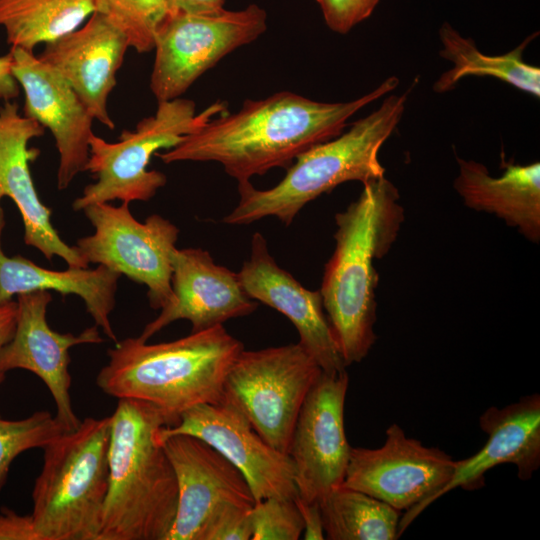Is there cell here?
I'll return each mask as SVG.
<instances>
[{"label": "cell", "instance_id": "obj_13", "mask_svg": "<svg viewBox=\"0 0 540 540\" xmlns=\"http://www.w3.org/2000/svg\"><path fill=\"white\" fill-rule=\"evenodd\" d=\"M161 444L178 487L176 515L165 540H204L211 523L228 508L254 506L243 474L215 448L184 434Z\"/></svg>", "mask_w": 540, "mask_h": 540}, {"label": "cell", "instance_id": "obj_33", "mask_svg": "<svg viewBox=\"0 0 540 540\" xmlns=\"http://www.w3.org/2000/svg\"><path fill=\"white\" fill-rule=\"evenodd\" d=\"M295 503L300 511L303 524L304 540H323L325 539L322 516L319 504L309 503L302 500L299 496L295 498Z\"/></svg>", "mask_w": 540, "mask_h": 540}, {"label": "cell", "instance_id": "obj_6", "mask_svg": "<svg viewBox=\"0 0 540 540\" xmlns=\"http://www.w3.org/2000/svg\"><path fill=\"white\" fill-rule=\"evenodd\" d=\"M111 415L87 417L44 448L32 491L38 540H98L109 485Z\"/></svg>", "mask_w": 540, "mask_h": 540}, {"label": "cell", "instance_id": "obj_29", "mask_svg": "<svg viewBox=\"0 0 540 540\" xmlns=\"http://www.w3.org/2000/svg\"><path fill=\"white\" fill-rule=\"evenodd\" d=\"M250 518L252 540H298L304 531L294 499L270 497L257 501Z\"/></svg>", "mask_w": 540, "mask_h": 540}, {"label": "cell", "instance_id": "obj_3", "mask_svg": "<svg viewBox=\"0 0 540 540\" xmlns=\"http://www.w3.org/2000/svg\"><path fill=\"white\" fill-rule=\"evenodd\" d=\"M243 349L223 325L156 344L129 337L108 349L96 384L117 399L152 404L173 426L186 410L221 401L226 375Z\"/></svg>", "mask_w": 540, "mask_h": 540}, {"label": "cell", "instance_id": "obj_20", "mask_svg": "<svg viewBox=\"0 0 540 540\" xmlns=\"http://www.w3.org/2000/svg\"><path fill=\"white\" fill-rule=\"evenodd\" d=\"M128 48L126 35L95 11L84 25L46 43L38 57L71 86L94 120L114 129L107 103Z\"/></svg>", "mask_w": 540, "mask_h": 540}, {"label": "cell", "instance_id": "obj_11", "mask_svg": "<svg viewBox=\"0 0 540 540\" xmlns=\"http://www.w3.org/2000/svg\"><path fill=\"white\" fill-rule=\"evenodd\" d=\"M455 461L436 447L406 436L396 423L375 449L351 447L344 486L373 496L399 511V536L450 480Z\"/></svg>", "mask_w": 540, "mask_h": 540}, {"label": "cell", "instance_id": "obj_16", "mask_svg": "<svg viewBox=\"0 0 540 540\" xmlns=\"http://www.w3.org/2000/svg\"><path fill=\"white\" fill-rule=\"evenodd\" d=\"M12 72L25 97L24 115L48 129L59 154L57 187L85 171L94 118L71 86L33 52L11 48Z\"/></svg>", "mask_w": 540, "mask_h": 540}, {"label": "cell", "instance_id": "obj_10", "mask_svg": "<svg viewBox=\"0 0 540 540\" xmlns=\"http://www.w3.org/2000/svg\"><path fill=\"white\" fill-rule=\"evenodd\" d=\"M94 233L77 240L75 247L89 263L104 265L147 287L153 309L169 304L171 255L179 229L159 214L140 222L131 214L129 203L119 206L96 203L82 210Z\"/></svg>", "mask_w": 540, "mask_h": 540}, {"label": "cell", "instance_id": "obj_7", "mask_svg": "<svg viewBox=\"0 0 540 540\" xmlns=\"http://www.w3.org/2000/svg\"><path fill=\"white\" fill-rule=\"evenodd\" d=\"M224 112V101H216L197 114L194 101L179 97L158 102L153 115L139 121L134 130H123L117 142H107L94 134L85 171L96 181L73 201V209L80 211L113 200H150L167 182L164 173L147 169L152 156L176 146L186 135Z\"/></svg>", "mask_w": 540, "mask_h": 540}, {"label": "cell", "instance_id": "obj_35", "mask_svg": "<svg viewBox=\"0 0 540 540\" xmlns=\"http://www.w3.org/2000/svg\"><path fill=\"white\" fill-rule=\"evenodd\" d=\"M17 320V303L9 301L0 305V353L3 347L12 339ZM6 373L0 370V385L5 380Z\"/></svg>", "mask_w": 540, "mask_h": 540}, {"label": "cell", "instance_id": "obj_32", "mask_svg": "<svg viewBox=\"0 0 540 540\" xmlns=\"http://www.w3.org/2000/svg\"><path fill=\"white\" fill-rule=\"evenodd\" d=\"M0 540H38L31 515H19L9 509L2 510Z\"/></svg>", "mask_w": 540, "mask_h": 540}, {"label": "cell", "instance_id": "obj_12", "mask_svg": "<svg viewBox=\"0 0 540 540\" xmlns=\"http://www.w3.org/2000/svg\"><path fill=\"white\" fill-rule=\"evenodd\" d=\"M348 385L346 370L322 372L298 415L288 455L306 502L320 504L343 484L351 451L344 426Z\"/></svg>", "mask_w": 540, "mask_h": 540}, {"label": "cell", "instance_id": "obj_4", "mask_svg": "<svg viewBox=\"0 0 540 540\" xmlns=\"http://www.w3.org/2000/svg\"><path fill=\"white\" fill-rule=\"evenodd\" d=\"M109 485L98 540H165L175 519L178 487L157 440L166 420L152 404L118 399L111 415Z\"/></svg>", "mask_w": 540, "mask_h": 540}, {"label": "cell", "instance_id": "obj_23", "mask_svg": "<svg viewBox=\"0 0 540 540\" xmlns=\"http://www.w3.org/2000/svg\"><path fill=\"white\" fill-rule=\"evenodd\" d=\"M4 227L5 214L0 206V305L12 301L13 296L37 290L77 295L84 301L95 325L116 342L110 314L122 275L104 265L95 269L68 267L58 271L40 267L20 255L9 257L1 246Z\"/></svg>", "mask_w": 540, "mask_h": 540}, {"label": "cell", "instance_id": "obj_14", "mask_svg": "<svg viewBox=\"0 0 540 540\" xmlns=\"http://www.w3.org/2000/svg\"><path fill=\"white\" fill-rule=\"evenodd\" d=\"M197 437L220 452L246 479L255 501L298 496L288 454L272 447L235 407L220 401L200 404L181 414L177 424L162 426L157 440L172 435Z\"/></svg>", "mask_w": 540, "mask_h": 540}, {"label": "cell", "instance_id": "obj_21", "mask_svg": "<svg viewBox=\"0 0 540 540\" xmlns=\"http://www.w3.org/2000/svg\"><path fill=\"white\" fill-rule=\"evenodd\" d=\"M488 439L473 456L455 461V469L433 502L462 488L475 490L485 483V473L501 464H514L522 481L530 480L540 466V396L531 394L503 408L489 407L479 417Z\"/></svg>", "mask_w": 540, "mask_h": 540}, {"label": "cell", "instance_id": "obj_8", "mask_svg": "<svg viewBox=\"0 0 540 540\" xmlns=\"http://www.w3.org/2000/svg\"><path fill=\"white\" fill-rule=\"evenodd\" d=\"M322 372L299 343L243 349L226 375L221 401L238 409L272 447L288 454L301 407Z\"/></svg>", "mask_w": 540, "mask_h": 540}, {"label": "cell", "instance_id": "obj_2", "mask_svg": "<svg viewBox=\"0 0 540 540\" xmlns=\"http://www.w3.org/2000/svg\"><path fill=\"white\" fill-rule=\"evenodd\" d=\"M404 220L399 191L385 176L363 184L359 197L335 215V249L319 291L346 366L361 362L377 339L374 261L390 251Z\"/></svg>", "mask_w": 540, "mask_h": 540}, {"label": "cell", "instance_id": "obj_25", "mask_svg": "<svg viewBox=\"0 0 540 540\" xmlns=\"http://www.w3.org/2000/svg\"><path fill=\"white\" fill-rule=\"evenodd\" d=\"M96 6L97 0H0V27L11 48L33 52L80 27Z\"/></svg>", "mask_w": 540, "mask_h": 540}, {"label": "cell", "instance_id": "obj_28", "mask_svg": "<svg viewBox=\"0 0 540 540\" xmlns=\"http://www.w3.org/2000/svg\"><path fill=\"white\" fill-rule=\"evenodd\" d=\"M63 432L56 416L44 410L19 420L0 417V491L16 457L27 450L43 449Z\"/></svg>", "mask_w": 540, "mask_h": 540}, {"label": "cell", "instance_id": "obj_31", "mask_svg": "<svg viewBox=\"0 0 540 540\" xmlns=\"http://www.w3.org/2000/svg\"><path fill=\"white\" fill-rule=\"evenodd\" d=\"M251 508L232 506L218 516L204 540H249L252 538Z\"/></svg>", "mask_w": 540, "mask_h": 540}, {"label": "cell", "instance_id": "obj_34", "mask_svg": "<svg viewBox=\"0 0 540 540\" xmlns=\"http://www.w3.org/2000/svg\"><path fill=\"white\" fill-rule=\"evenodd\" d=\"M171 13L211 14L224 9L225 0H168Z\"/></svg>", "mask_w": 540, "mask_h": 540}, {"label": "cell", "instance_id": "obj_36", "mask_svg": "<svg viewBox=\"0 0 540 540\" xmlns=\"http://www.w3.org/2000/svg\"><path fill=\"white\" fill-rule=\"evenodd\" d=\"M19 84L12 72V55L0 56V101L6 102L19 95Z\"/></svg>", "mask_w": 540, "mask_h": 540}, {"label": "cell", "instance_id": "obj_19", "mask_svg": "<svg viewBox=\"0 0 540 540\" xmlns=\"http://www.w3.org/2000/svg\"><path fill=\"white\" fill-rule=\"evenodd\" d=\"M246 294L286 316L299 334V344L323 372L346 370L339 346L323 306L320 291L301 285L270 255L261 233L251 241V253L238 272Z\"/></svg>", "mask_w": 540, "mask_h": 540}, {"label": "cell", "instance_id": "obj_5", "mask_svg": "<svg viewBox=\"0 0 540 540\" xmlns=\"http://www.w3.org/2000/svg\"><path fill=\"white\" fill-rule=\"evenodd\" d=\"M409 92L389 95L346 132L300 154L276 186L260 190L250 181L238 182L239 202L223 222L246 225L272 216L290 225L307 203L338 185L384 177L379 152L400 123Z\"/></svg>", "mask_w": 540, "mask_h": 540}, {"label": "cell", "instance_id": "obj_18", "mask_svg": "<svg viewBox=\"0 0 540 540\" xmlns=\"http://www.w3.org/2000/svg\"><path fill=\"white\" fill-rule=\"evenodd\" d=\"M45 129L32 118L21 114L15 101L0 107V206L4 197L18 208L24 224V242L39 250L45 258H62L68 267H88L75 246L66 244L51 222V210L40 200L30 172V162L39 149L30 148L33 138Z\"/></svg>", "mask_w": 540, "mask_h": 540}, {"label": "cell", "instance_id": "obj_9", "mask_svg": "<svg viewBox=\"0 0 540 540\" xmlns=\"http://www.w3.org/2000/svg\"><path fill=\"white\" fill-rule=\"evenodd\" d=\"M266 29L267 13L257 4L211 14L170 13L155 37L150 89L157 102L181 97L203 73Z\"/></svg>", "mask_w": 540, "mask_h": 540}, {"label": "cell", "instance_id": "obj_1", "mask_svg": "<svg viewBox=\"0 0 540 540\" xmlns=\"http://www.w3.org/2000/svg\"><path fill=\"white\" fill-rule=\"evenodd\" d=\"M398 84L397 77H388L372 91L346 102H320L290 91L247 99L239 111L213 117L155 156L166 164L217 162L238 182L250 181L272 168H288L306 150L338 136L351 116Z\"/></svg>", "mask_w": 540, "mask_h": 540}, {"label": "cell", "instance_id": "obj_24", "mask_svg": "<svg viewBox=\"0 0 540 540\" xmlns=\"http://www.w3.org/2000/svg\"><path fill=\"white\" fill-rule=\"evenodd\" d=\"M442 49L439 55L450 61V70L442 73L433 84L435 93L453 90L465 77H493L518 90L540 97V69L523 59L525 49L538 35L526 37L513 50L500 55L481 52L470 37H464L450 23L444 22L438 31Z\"/></svg>", "mask_w": 540, "mask_h": 540}, {"label": "cell", "instance_id": "obj_26", "mask_svg": "<svg viewBox=\"0 0 540 540\" xmlns=\"http://www.w3.org/2000/svg\"><path fill=\"white\" fill-rule=\"evenodd\" d=\"M329 540H394L401 511L364 492L339 486L319 504Z\"/></svg>", "mask_w": 540, "mask_h": 540}, {"label": "cell", "instance_id": "obj_15", "mask_svg": "<svg viewBox=\"0 0 540 540\" xmlns=\"http://www.w3.org/2000/svg\"><path fill=\"white\" fill-rule=\"evenodd\" d=\"M50 291L37 290L17 295V320L12 339L0 353V370L23 369L38 376L56 405V418L65 431L76 429L81 420L73 410L69 372L70 348L104 341L94 324L81 333H59L48 325Z\"/></svg>", "mask_w": 540, "mask_h": 540}, {"label": "cell", "instance_id": "obj_27", "mask_svg": "<svg viewBox=\"0 0 540 540\" xmlns=\"http://www.w3.org/2000/svg\"><path fill=\"white\" fill-rule=\"evenodd\" d=\"M96 11L126 35L137 53L154 50L157 31L171 13L168 0H97Z\"/></svg>", "mask_w": 540, "mask_h": 540}, {"label": "cell", "instance_id": "obj_30", "mask_svg": "<svg viewBox=\"0 0 540 540\" xmlns=\"http://www.w3.org/2000/svg\"><path fill=\"white\" fill-rule=\"evenodd\" d=\"M325 24L338 34H347L368 19L380 0H316Z\"/></svg>", "mask_w": 540, "mask_h": 540}, {"label": "cell", "instance_id": "obj_17", "mask_svg": "<svg viewBox=\"0 0 540 540\" xmlns=\"http://www.w3.org/2000/svg\"><path fill=\"white\" fill-rule=\"evenodd\" d=\"M171 266L174 298L144 327L138 336L143 342L177 320H188L191 332H196L247 316L258 307L244 291L238 273L217 265L208 251L175 248Z\"/></svg>", "mask_w": 540, "mask_h": 540}, {"label": "cell", "instance_id": "obj_22", "mask_svg": "<svg viewBox=\"0 0 540 540\" xmlns=\"http://www.w3.org/2000/svg\"><path fill=\"white\" fill-rule=\"evenodd\" d=\"M454 189L464 205L503 220L533 243L540 241V163L503 162L505 170L492 176L475 160L456 157Z\"/></svg>", "mask_w": 540, "mask_h": 540}]
</instances>
